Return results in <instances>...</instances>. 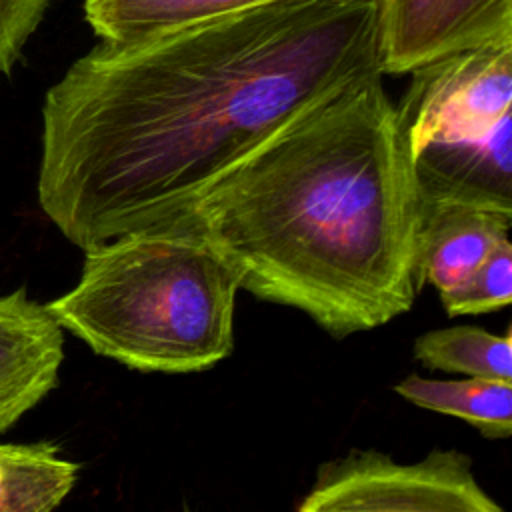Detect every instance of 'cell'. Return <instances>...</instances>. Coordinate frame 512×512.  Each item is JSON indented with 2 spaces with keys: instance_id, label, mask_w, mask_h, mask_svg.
<instances>
[{
  "instance_id": "obj_6",
  "label": "cell",
  "mask_w": 512,
  "mask_h": 512,
  "mask_svg": "<svg viewBox=\"0 0 512 512\" xmlns=\"http://www.w3.org/2000/svg\"><path fill=\"white\" fill-rule=\"evenodd\" d=\"M512 42V0H376L384 76L412 74L446 56Z\"/></svg>"
},
{
  "instance_id": "obj_12",
  "label": "cell",
  "mask_w": 512,
  "mask_h": 512,
  "mask_svg": "<svg viewBox=\"0 0 512 512\" xmlns=\"http://www.w3.org/2000/svg\"><path fill=\"white\" fill-rule=\"evenodd\" d=\"M414 356L432 370L512 382V338L480 326H452L422 334L414 342Z\"/></svg>"
},
{
  "instance_id": "obj_11",
  "label": "cell",
  "mask_w": 512,
  "mask_h": 512,
  "mask_svg": "<svg viewBox=\"0 0 512 512\" xmlns=\"http://www.w3.org/2000/svg\"><path fill=\"white\" fill-rule=\"evenodd\" d=\"M76 478L78 464L52 442L0 444V512H52Z\"/></svg>"
},
{
  "instance_id": "obj_7",
  "label": "cell",
  "mask_w": 512,
  "mask_h": 512,
  "mask_svg": "<svg viewBox=\"0 0 512 512\" xmlns=\"http://www.w3.org/2000/svg\"><path fill=\"white\" fill-rule=\"evenodd\" d=\"M62 326L24 288L0 296V434L58 384Z\"/></svg>"
},
{
  "instance_id": "obj_3",
  "label": "cell",
  "mask_w": 512,
  "mask_h": 512,
  "mask_svg": "<svg viewBox=\"0 0 512 512\" xmlns=\"http://www.w3.org/2000/svg\"><path fill=\"white\" fill-rule=\"evenodd\" d=\"M238 290L226 260L172 220L84 250L78 284L46 308L100 356L188 374L230 356Z\"/></svg>"
},
{
  "instance_id": "obj_14",
  "label": "cell",
  "mask_w": 512,
  "mask_h": 512,
  "mask_svg": "<svg viewBox=\"0 0 512 512\" xmlns=\"http://www.w3.org/2000/svg\"><path fill=\"white\" fill-rule=\"evenodd\" d=\"M46 8L48 0H0V76L12 74Z\"/></svg>"
},
{
  "instance_id": "obj_13",
  "label": "cell",
  "mask_w": 512,
  "mask_h": 512,
  "mask_svg": "<svg viewBox=\"0 0 512 512\" xmlns=\"http://www.w3.org/2000/svg\"><path fill=\"white\" fill-rule=\"evenodd\" d=\"M512 298V244L496 246L486 260L458 286L440 292L444 310L450 316L486 314L510 304Z\"/></svg>"
},
{
  "instance_id": "obj_5",
  "label": "cell",
  "mask_w": 512,
  "mask_h": 512,
  "mask_svg": "<svg viewBox=\"0 0 512 512\" xmlns=\"http://www.w3.org/2000/svg\"><path fill=\"white\" fill-rule=\"evenodd\" d=\"M296 512H504L478 484L472 460L434 450L398 464L376 450L326 462Z\"/></svg>"
},
{
  "instance_id": "obj_10",
  "label": "cell",
  "mask_w": 512,
  "mask_h": 512,
  "mask_svg": "<svg viewBox=\"0 0 512 512\" xmlns=\"http://www.w3.org/2000/svg\"><path fill=\"white\" fill-rule=\"evenodd\" d=\"M396 392L420 408L468 422L484 438L504 440L512 434V382L494 378L428 380L410 374L396 384Z\"/></svg>"
},
{
  "instance_id": "obj_4",
  "label": "cell",
  "mask_w": 512,
  "mask_h": 512,
  "mask_svg": "<svg viewBox=\"0 0 512 512\" xmlns=\"http://www.w3.org/2000/svg\"><path fill=\"white\" fill-rule=\"evenodd\" d=\"M410 76L394 106L418 198L512 212V42Z\"/></svg>"
},
{
  "instance_id": "obj_9",
  "label": "cell",
  "mask_w": 512,
  "mask_h": 512,
  "mask_svg": "<svg viewBox=\"0 0 512 512\" xmlns=\"http://www.w3.org/2000/svg\"><path fill=\"white\" fill-rule=\"evenodd\" d=\"M280 0H84L100 42L124 44Z\"/></svg>"
},
{
  "instance_id": "obj_8",
  "label": "cell",
  "mask_w": 512,
  "mask_h": 512,
  "mask_svg": "<svg viewBox=\"0 0 512 512\" xmlns=\"http://www.w3.org/2000/svg\"><path fill=\"white\" fill-rule=\"evenodd\" d=\"M510 228L512 212L420 200L422 282H430L438 292L458 286L496 246L510 240Z\"/></svg>"
},
{
  "instance_id": "obj_2",
  "label": "cell",
  "mask_w": 512,
  "mask_h": 512,
  "mask_svg": "<svg viewBox=\"0 0 512 512\" xmlns=\"http://www.w3.org/2000/svg\"><path fill=\"white\" fill-rule=\"evenodd\" d=\"M174 220L240 288L334 338L408 312L424 284L418 188L380 70L298 114Z\"/></svg>"
},
{
  "instance_id": "obj_1",
  "label": "cell",
  "mask_w": 512,
  "mask_h": 512,
  "mask_svg": "<svg viewBox=\"0 0 512 512\" xmlns=\"http://www.w3.org/2000/svg\"><path fill=\"white\" fill-rule=\"evenodd\" d=\"M372 70L376 0H280L98 42L44 96L38 204L82 250L168 224L274 132Z\"/></svg>"
}]
</instances>
